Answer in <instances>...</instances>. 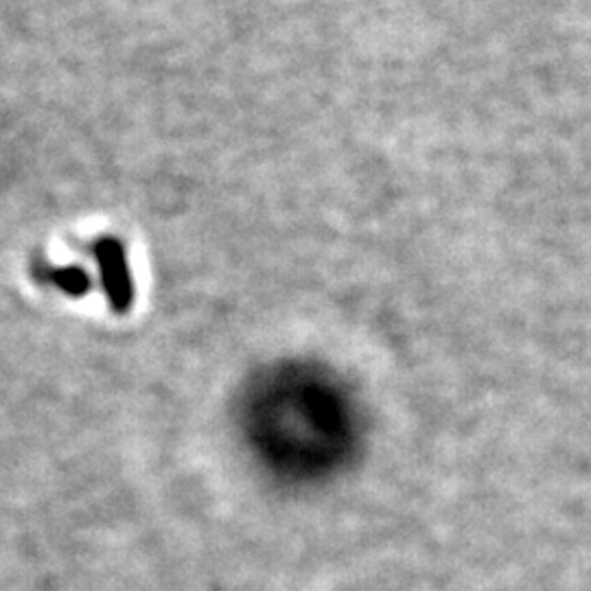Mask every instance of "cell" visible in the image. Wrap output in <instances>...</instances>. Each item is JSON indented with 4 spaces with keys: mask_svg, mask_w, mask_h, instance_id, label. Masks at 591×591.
<instances>
[{
    "mask_svg": "<svg viewBox=\"0 0 591 591\" xmlns=\"http://www.w3.org/2000/svg\"><path fill=\"white\" fill-rule=\"evenodd\" d=\"M51 281H55L64 292L79 296L88 290V278L81 269L77 267H66V269H55L51 271Z\"/></svg>",
    "mask_w": 591,
    "mask_h": 591,
    "instance_id": "cell-2",
    "label": "cell"
},
{
    "mask_svg": "<svg viewBox=\"0 0 591 591\" xmlns=\"http://www.w3.org/2000/svg\"><path fill=\"white\" fill-rule=\"evenodd\" d=\"M95 254H97L101 271H103V283H105V290H108L110 302L116 311H125L132 300V283L127 274L123 248H120V244H116L114 239H103L97 244Z\"/></svg>",
    "mask_w": 591,
    "mask_h": 591,
    "instance_id": "cell-1",
    "label": "cell"
}]
</instances>
